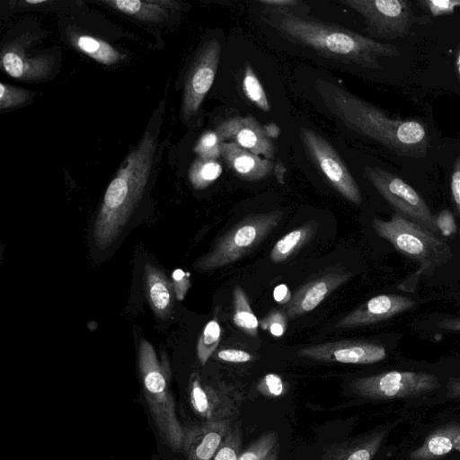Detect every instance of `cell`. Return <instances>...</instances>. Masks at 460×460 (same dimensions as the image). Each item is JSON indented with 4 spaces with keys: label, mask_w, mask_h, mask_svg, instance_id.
<instances>
[{
    "label": "cell",
    "mask_w": 460,
    "mask_h": 460,
    "mask_svg": "<svg viewBox=\"0 0 460 460\" xmlns=\"http://www.w3.org/2000/svg\"><path fill=\"white\" fill-rule=\"evenodd\" d=\"M300 138L312 162L347 200L360 204L358 185L333 146L313 129L301 128Z\"/></svg>",
    "instance_id": "10"
},
{
    "label": "cell",
    "mask_w": 460,
    "mask_h": 460,
    "mask_svg": "<svg viewBox=\"0 0 460 460\" xmlns=\"http://www.w3.org/2000/svg\"><path fill=\"white\" fill-rule=\"evenodd\" d=\"M31 93L10 84H0V108L6 110L23 104L30 98Z\"/></svg>",
    "instance_id": "32"
},
{
    "label": "cell",
    "mask_w": 460,
    "mask_h": 460,
    "mask_svg": "<svg viewBox=\"0 0 460 460\" xmlns=\"http://www.w3.org/2000/svg\"><path fill=\"white\" fill-rule=\"evenodd\" d=\"M318 226L317 221L310 220L286 234L272 247L270 261L280 263L289 259L314 237Z\"/></svg>",
    "instance_id": "23"
},
{
    "label": "cell",
    "mask_w": 460,
    "mask_h": 460,
    "mask_svg": "<svg viewBox=\"0 0 460 460\" xmlns=\"http://www.w3.org/2000/svg\"><path fill=\"white\" fill-rule=\"evenodd\" d=\"M264 21L287 39L310 48L322 56L365 68L380 69L381 57L401 56L398 48L394 45L288 10L273 9Z\"/></svg>",
    "instance_id": "2"
},
{
    "label": "cell",
    "mask_w": 460,
    "mask_h": 460,
    "mask_svg": "<svg viewBox=\"0 0 460 460\" xmlns=\"http://www.w3.org/2000/svg\"><path fill=\"white\" fill-rule=\"evenodd\" d=\"M72 42L81 52L103 65L115 64L123 57L108 42L90 35H76Z\"/></svg>",
    "instance_id": "25"
},
{
    "label": "cell",
    "mask_w": 460,
    "mask_h": 460,
    "mask_svg": "<svg viewBox=\"0 0 460 460\" xmlns=\"http://www.w3.org/2000/svg\"><path fill=\"white\" fill-rule=\"evenodd\" d=\"M221 326L217 317H214L204 326L198 340L197 357L201 365H205L219 345Z\"/></svg>",
    "instance_id": "28"
},
{
    "label": "cell",
    "mask_w": 460,
    "mask_h": 460,
    "mask_svg": "<svg viewBox=\"0 0 460 460\" xmlns=\"http://www.w3.org/2000/svg\"><path fill=\"white\" fill-rule=\"evenodd\" d=\"M395 423L327 447L322 460H372Z\"/></svg>",
    "instance_id": "18"
},
{
    "label": "cell",
    "mask_w": 460,
    "mask_h": 460,
    "mask_svg": "<svg viewBox=\"0 0 460 460\" xmlns=\"http://www.w3.org/2000/svg\"><path fill=\"white\" fill-rule=\"evenodd\" d=\"M221 157L235 175L245 181H260L271 173V160L261 157L233 142L221 143Z\"/></svg>",
    "instance_id": "19"
},
{
    "label": "cell",
    "mask_w": 460,
    "mask_h": 460,
    "mask_svg": "<svg viewBox=\"0 0 460 460\" xmlns=\"http://www.w3.org/2000/svg\"><path fill=\"white\" fill-rule=\"evenodd\" d=\"M273 297L278 304L287 305L291 300L292 295L285 284H279L274 288Z\"/></svg>",
    "instance_id": "40"
},
{
    "label": "cell",
    "mask_w": 460,
    "mask_h": 460,
    "mask_svg": "<svg viewBox=\"0 0 460 460\" xmlns=\"http://www.w3.org/2000/svg\"><path fill=\"white\" fill-rule=\"evenodd\" d=\"M316 90L327 109L353 131L369 137L401 156L423 158L429 137L422 123L392 119L382 110L323 79Z\"/></svg>",
    "instance_id": "1"
},
{
    "label": "cell",
    "mask_w": 460,
    "mask_h": 460,
    "mask_svg": "<svg viewBox=\"0 0 460 460\" xmlns=\"http://www.w3.org/2000/svg\"><path fill=\"white\" fill-rule=\"evenodd\" d=\"M418 4L433 17L451 15L460 7V0H420Z\"/></svg>",
    "instance_id": "34"
},
{
    "label": "cell",
    "mask_w": 460,
    "mask_h": 460,
    "mask_svg": "<svg viewBox=\"0 0 460 460\" xmlns=\"http://www.w3.org/2000/svg\"><path fill=\"white\" fill-rule=\"evenodd\" d=\"M234 314L233 323L245 334L257 337L259 320L253 314L245 291L235 286L233 290Z\"/></svg>",
    "instance_id": "26"
},
{
    "label": "cell",
    "mask_w": 460,
    "mask_h": 460,
    "mask_svg": "<svg viewBox=\"0 0 460 460\" xmlns=\"http://www.w3.org/2000/svg\"><path fill=\"white\" fill-rule=\"evenodd\" d=\"M278 433L272 430L268 431L242 452L238 460H264L278 445Z\"/></svg>",
    "instance_id": "30"
},
{
    "label": "cell",
    "mask_w": 460,
    "mask_h": 460,
    "mask_svg": "<svg viewBox=\"0 0 460 460\" xmlns=\"http://www.w3.org/2000/svg\"><path fill=\"white\" fill-rule=\"evenodd\" d=\"M264 131L269 138H277L279 136L280 128L279 127L274 123L270 122L263 126Z\"/></svg>",
    "instance_id": "44"
},
{
    "label": "cell",
    "mask_w": 460,
    "mask_h": 460,
    "mask_svg": "<svg viewBox=\"0 0 460 460\" xmlns=\"http://www.w3.org/2000/svg\"><path fill=\"white\" fill-rule=\"evenodd\" d=\"M188 388L190 406L205 422L229 420L240 401L227 386L204 383L199 373L190 375Z\"/></svg>",
    "instance_id": "12"
},
{
    "label": "cell",
    "mask_w": 460,
    "mask_h": 460,
    "mask_svg": "<svg viewBox=\"0 0 460 460\" xmlns=\"http://www.w3.org/2000/svg\"><path fill=\"white\" fill-rule=\"evenodd\" d=\"M261 4L276 10L287 11V8L295 7L300 4L296 0H261Z\"/></svg>",
    "instance_id": "41"
},
{
    "label": "cell",
    "mask_w": 460,
    "mask_h": 460,
    "mask_svg": "<svg viewBox=\"0 0 460 460\" xmlns=\"http://www.w3.org/2000/svg\"><path fill=\"white\" fill-rule=\"evenodd\" d=\"M283 211L251 214L231 227L194 263L201 272L213 271L232 264L254 250L279 225Z\"/></svg>",
    "instance_id": "6"
},
{
    "label": "cell",
    "mask_w": 460,
    "mask_h": 460,
    "mask_svg": "<svg viewBox=\"0 0 460 460\" xmlns=\"http://www.w3.org/2000/svg\"><path fill=\"white\" fill-rule=\"evenodd\" d=\"M365 20L366 31L376 39L395 40L409 35L415 25L431 23L428 15H416L408 0H342Z\"/></svg>",
    "instance_id": "7"
},
{
    "label": "cell",
    "mask_w": 460,
    "mask_h": 460,
    "mask_svg": "<svg viewBox=\"0 0 460 460\" xmlns=\"http://www.w3.org/2000/svg\"><path fill=\"white\" fill-rule=\"evenodd\" d=\"M50 57H25L14 47L4 50L1 66L10 76L18 79H41L46 77L51 68Z\"/></svg>",
    "instance_id": "22"
},
{
    "label": "cell",
    "mask_w": 460,
    "mask_h": 460,
    "mask_svg": "<svg viewBox=\"0 0 460 460\" xmlns=\"http://www.w3.org/2000/svg\"><path fill=\"white\" fill-rule=\"evenodd\" d=\"M447 396L451 399H460V376L448 379L447 384Z\"/></svg>",
    "instance_id": "42"
},
{
    "label": "cell",
    "mask_w": 460,
    "mask_h": 460,
    "mask_svg": "<svg viewBox=\"0 0 460 460\" xmlns=\"http://www.w3.org/2000/svg\"><path fill=\"white\" fill-rule=\"evenodd\" d=\"M297 355L316 361L344 364H373L386 358L385 348L360 340L324 342L302 348Z\"/></svg>",
    "instance_id": "13"
},
{
    "label": "cell",
    "mask_w": 460,
    "mask_h": 460,
    "mask_svg": "<svg viewBox=\"0 0 460 460\" xmlns=\"http://www.w3.org/2000/svg\"><path fill=\"white\" fill-rule=\"evenodd\" d=\"M349 386L358 396L372 400L416 398L440 387L436 375L414 371H389L353 379Z\"/></svg>",
    "instance_id": "8"
},
{
    "label": "cell",
    "mask_w": 460,
    "mask_h": 460,
    "mask_svg": "<svg viewBox=\"0 0 460 460\" xmlns=\"http://www.w3.org/2000/svg\"><path fill=\"white\" fill-rule=\"evenodd\" d=\"M435 222L438 233L444 236H450L456 231V224L452 212L445 208L435 217Z\"/></svg>",
    "instance_id": "36"
},
{
    "label": "cell",
    "mask_w": 460,
    "mask_h": 460,
    "mask_svg": "<svg viewBox=\"0 0 460 460\" xmlns=\"http://www.w3.org/2000/svg\"><path fill=\"white\" fill-rule=\"evenodd\" d=\"M221 44L217 39L206 42L199 52L186 78L181 112L189 120L199 109L210 90L218 68Z\"/></svg>",
    "instance_id": "11"
},
{
    "label": "cell",
    "mask_w": 460,
    "mask_h": 460,
    "mask_svg": "<svg viewBox=\"0 0 460 460\" xmlns=\"http://www.w3.org/2000/svg\"><path fill=\"white\" fill-rule=\"evenodd\" d=\"M102 3L123 13L139 20L157 22L167 16L166 8H172L176 3L162 0H109Z\"/></svg>",
    "instance_id": "24"
},
{
    "label": "cell",
    "mask_w": 460,
    "mask_h": 460,
    "mask_svg": "<svg viewBox=\"0 0 460 460\" xmlns=\"http://www.w3.org/2000/svg\"><path fill=\"white\" fill-rule=\"evenodd\" d=\"M144 286L148 303L157 318L166 319L174 305L172 282L166 274L153 264L144 268Z\"/></svg>",
    "instance_id": "20"
},
{
    "label": "cell",
    "mask_w": 460,
    "mask_h": 460,
    "mask_svg": "<svg viewBox=\"0 0 460 460\" xmlns=\"http://www.w3.org/2000/svg\"><path fill=\"white\" fill-rule=\"evenodd\" d=\"M453 451L460 452V424L449 422L438 427L424 442L410 453V460H440Z\"/></svg>",
    "instance_id": "21"
},
{
    "label": "cell",
    "mask_w": 460,
    "mask_h": 460,
    "mask_svg": "<svg viewBox=\"0 0 460 460\" xmlns=\"http://www.w3.org/2000/svg\"><path fill=\"white\" fill-rule=\"evenodd\" d=\"M274 168L276 171V176H277L278 181L283 184L284 183V174H285V171H286L284 165L282 164H276V166Z\"/></svg>",
    "instance_id": "45"
},
{
    "label": "cell",
    "mask_w": 460,
    "mask_h": 460,
    "mask_svg": "<svg viewBox=\"0 0 460 460\" xmlns=\"http://www.w3.org/2000/svg\"><path fill=\"white\" fill-rule=\"evenodd\" d=\"M172 286L178 300H183L190 287V273L181 269H175L172 273Z\"/></svg>",
    "instance_id": "37"
},
{
    "label": "cell",
    "mask_w": 460,
    "mask_h": 460,
    "mask_svg": "<svg viewBox=\"0 0 460 460\" xmlns=\"http://www.w3.org/2000/svg\"><path fill=\"white\" fill-rule=\"evenodd\" d=\"M222 173V165L217 160L198 157L189 172L191 185L196 190H203L215 182Z\"/></svg>",
    "instance_id": "27"
},
{
    "label": "cell",
    "mask_w": 460,
    "mask_h": 460,
    "mask_svg": "<svg viewBox=\"0 0 460 460\" xmlns=\"http://www.w3.org/2000/svg\"><path fill=\"white\" fill-rule=\"evenodd\" d=\"M156 139L150 124L108 185L93 223L97 248H109L118 239L141 200L151 174Z\"/></svg>",
    "instance_id": "3"
},
{
    "label": "cell",
    "mask_w": 460,
    "mask_h": 460,
    "mask_svg": "<svg viewBox=\"0 0 460 460\" xmlns=\"http://www.w3.org/2000/svg\"><path fill=\"white\" fill-rule=\"evenodd\" d=\"M456 69L460 84V43L458 44L456 51Z\"/></svg>",
    "instance_id": "46"
},
{
    "label": "cell",
    "mask_w": 460,
    "mask_h": 460,
    "mask_svg": "<svg viewBox=\"0 0 460 460\" xmlns=\"http://www.w3.org/2000/svg\"><path fill=\"white\" fill-rule=\"evenodd\" d=\"M217 357L225 362L245 363L252 359V354L237 349H225L217 352Z\"/></svg>",
    "instance_id": "38"
},
{
    "label": "cell",
    "mask_w": 460,
    "mask_h": 460,
    "mask_svg": "<svg viewBox=\"0 0 460 460\" xmlns=\"http://www.w3.org/2000/svg\"><path fill=\"white\" fill-rule=\"evenodd\" d=\"M352 273L334 269L322 273L300 286L286 305L289 319H295L317 307L332 292L352 278Z\"/></svg>",
    "instance_id": "15"
},
{
    "label": "cell",
    "mask_w": 460,
    "mask_h": 460,
    "mask_svg": "<svg viewBox=\"0 0 460 460\" xmlns=\"http://www.w3.org/2000/svg\"><path fill=\"white\" fill-rule=\"evenodd\" d=\"M221 143L217 133L209 130L199 137L194 151L199 158L217 160L221 156Z\"/></svg>",
    "instance_id": "31"
},
{
    "label": "cell",
    "mask_w": 460,
    "mask_h": 460,
    "mask_svg": "<svg viewBox=\"0 0 460 460\" xmlns=\"http://www.w3.org/2000/svg\"><path fill=\"white\" fill-rule=\"evenodd\" d=\"M230 428L229 420H220L184 429L182 449L187 460H213Z\"/></svg>",
    "instance_id": "17"
},
{
    "label": "cell",
    "mask_w": 460,
    "mask_h": 460,
    "mask_svg": "<svg viewBox=\"0 0 460 460\" xmlns=\"http://www.w3.org/2000/svg\"><path fill=\"white\" fill-rule=\"evenodd\" d=\"M25 3L31 4H37L45 3V1H30V0H27V1H25Z\"/></svg>",
    "instance_id": "48"
},
{
    "label": "cell",
    "mask_w": 460,
    "mask_h": 460,
    "mask_svg": "<svg viewBox=\"0 0 460 460\" xmlns=\"http://www.w3.org/2000/svg\"><path fill=\"white\" fill-rule=\"evenodd\" d=\"M257 389L266 396L278 397L284 393V384L279 375L270 373L260 380Z\"/></svg>",
    "instance_id": "35"
},
{
    "label": "cell",
    "mask_w": 460,
    "mask_h": 460,
    "mask_svg": "<svg viewBox=\"0 0 460 460\" xmlns=\"http://www.w3.org/2000/svg\"><path fill=\"white\" fill-rule=\"evenodd\" d=\"M278 456H279V447L277 445L264 460H277Z\"/></svg>",
    "instance_id": "47"
},
{
    "label": "cell",
    "mask_w": 460,
    "mask_h": 460,
    "mask_svg": "<svg viewBox=\"0 0 460 460\" xmlns=\"http://www.w3.org/2000/svg\"><path fill=\"white\" fill-rule=\"evenodd\" d=\"M450 188L455 205L460 215V155L456 157L454 163Z\"/></svg>",
    "instance_id": "39"
},
{
    "label": "cell",
    "mask_w": 460,
    "mask_h": 460,
    "mask_svg": "<svg viewBox=\"0 0 460 460\" xmlns=\"http://www.w3.org/2000/svg\"><path fill=\"white\" fill-rule=\"evenodd\" d=\"M287 317L286 312L273 309L262 319L259 320V325L262 330L269 332L273 337H281L287 330Z\"/></svg>",
    "instance_id": "33"
},
{
    "label": "cell",
    "mask_w": 460,
    "mask_h": 460,
    "mask_svg": "<svg viewBox=\"0 0 460 460\" xmlns=\"http://www.w3.org/2000/svg\"><path fill=\"white\" fill-rule=\"evenodd\" d=\"M221 142H233L250 152L272 159L275 146L266 135L263 126L252 116H234L219 124L216 129Z\"/></svg>",
    "instance_id": "14"
},
{
    "label": "cell",
    "mask_w": 460,
    "mask_h": 460,
    "mask_svg": "<svg viewBox=\"0 0 460 460\" xmlns=\"http://www.w3.org/2000/svg\"><path fill=\"white\" fill-rule=\"evenodd\" d=\"M242 84L243 92L250 102L262 111H270L264 88L250 64L244 66Z\"/></svg>",
    "instance_id": "29"
},
{
    "label": "cell",
    "mask_w": 460,
    "mask_h": 460,
    "mask_svg": "<svg viewBox=\"0 0 460 460\" xmlns=\"http://www.w3.org/2000/svg\"><path fill=\"white\" fill-rule=\"evenodd\" d=\"M415 305L411 297L385 294L371 297L355 310L341 318L337 328H352L377 323L398 315Z\"/></svg>",
    "instance_id": "16"
},
{
    "label": "cell",
    "mask_w": 460,
    "mask_h": 460,
    "mask_svg": "<svg viewBox=\"0 0 460 460\" xmlns=\"http://www.w3.org/2000/svg\"><path fill=\"white\" fill-rule=\"evenodd\" d=\"M364 174L395 214L438 234L435 216L424 199L397 175L379 167L366 166Z\"/></svg>",
    "instance_id": "9"
},
{
    "label": "cell",
    "mask_w": 460,
    "mask_h": 460,
    "mask_svg": "<svg viewBox=\"0 0 460 460\" xmlns=\"http://www.w3.org/2000/svg\"><path fill=\"white\" fill-rule=\"evenodd\" d=\"M372 227L397 252L419 264L418 274L430 275L453 259L447 243L398 214H394L389 220L375 217Z\"/></svg>",
    "instance_id": "5"
},
{
    "label": "cell",
    "mask_w": 460,
    "mask_h": 460,
    "mask_svg": "<svg viewBox=\"0 0 460 460\" xmlns=\"http://www.w3.org/2000/svg\"><path fill=\"white\" fill-rule=\"evenodd\" d=\"M442 330L460 332V317L445 318L437 323Z\"/></svg>",
    "instance_id": "43"
},
{
    "label": "cell",
    "mask_w": 460,
    "mask_h": 460,
    "mask_svg": "<svg viewBox=\"0 0 460 460\" xmlns=\"http://www.w3.org/2000/svg\"><path fill=\"white\" fill-rule=\"evenodd\" d=\"M137 362L144 397L161 438L172 450L182 449L184 429L177 418L167 362L158 358L146 339L139 341Z\"/></svg>",
    "instance_id": "4"
}]
</instances>
